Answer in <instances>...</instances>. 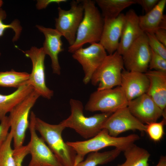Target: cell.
<instances>
[{"label": "cell", "instance_id": "cell-26", "mask_svg": "<svg viewBox=\"0 0 166 166\" xmlns=\"http://www.w3.org/2000/svg\"><path fill=\"white\" fill-rule=\"evenodd\" d=\"M12 140V133L10 131L0 148V166H16L13 156V149L11 147Z\"/></svg>", "mask_w": 166, "mask_h": 166}, {"label": "cell", "instance_id": "cell-3", "mask_svg": "<svg viewBox=\"0 0 166 166\" xmlns=\"http://www.w3.org/2000/svg\"><path fill=\"white\" fill-rule=\"evenodd\" d=\"M35 127L47 145L63 166H75L77 154L62 136L65 128L60 123L49 124L36 117Z\"/></svg>", "mask_w": 166, "mask_h": 166}, {"label": "cell", "instance_id": "cell-37", "mask_svg": "<svg viewBox=\"0 0 166 166\" xmlns=\"http://www.w3.org/2000/svg\"><path fill=\"white\" fill-rule=\"evenodd\" d=\"M3 4V2L2 0H0V9L1 8V7L2 6V5Z\"/></svg>", "mask_w": 166, "mask_h": 166}, {"label": "cell", "instance_id": "cell-25", "mask_svg": "<svg viewBox=\"0 0 166 166\" xmlns=\"http://www.w3.org/2000/svg\"><path fill=\"white\" fill-rule=\"evenodd\" d=\"M30 74L12 69L0 72V86L18 88L28 81Z\"/></svg>", "mask_w": 166, "mask_h": 166}, {"label": "cell", "instance_id": "cell-8", "mask_svg": "<svg viewBox=\"0 0 166 166\" xmlns=\"http://www.w3.org/2000/svg\"><path fill=\"white\" fill-rule=\"evenodd\" d=\"M68 10L58 8V16L55 19V29L66 39L69 46L74 43L78 28L83 17L81 0H73Z\"/></svg>", "mask_w": 166, "mask_h": 166}, {"label": "cell", "instance_id": "cell-5", "mask_svg": "<svg viewBox=\"0 0 166 166\" xmlns=\"http://www.w3.org/2000/svg\"><path fill=\"white\" fill-rule=\"evenodd\" d=\"M122 56L117 51L107 55L93 74L90 81L97 90L120 86L122 72L124 69Z\"/></svg>", "mask_w": 166, "mask_h": 166}, {"label": "cell", "instance_id": "cell-11", "mask_svg": "<svg viewBox=\"0 0 166 166\" xmlns=\"http://www.w3.org/2000/svg\"><path fill=\"white\" fill-rule=\"evenodd\" d=\"M23 52L26 57L31 59L32 64L29 82L40 96L50 99L53 96V92L46 84L44 65L46 54L43 47L38 48L33 46L30 50Z\"/></svg>", "mask_w": 166, "mask_h": 166}, {"label": "cell", "instance_id": "cell-13", "mask_svg": "<svg viewBox=\"0 0 166 166\" xmlns=\"http://www.w3.org/2000/svg\"><path fill=\"white\" fill-rule=\"evenodd\" d=\"M102 129L107 130L110 136L117 137L129 130L145 132L146 125L134 117L127 107L113 113L104 123Z\"/></svg>", "mask_w": 166, "mask_h": 166}, {"label": "cell", "instance_id": "cell-12", "mask_svg": "<svg viewBox=\"0 0 166 166\" xmlns=\"http://www.w3.org/2000/svg\"><path fill=\"white\" fill-rule=\"evenodd\" d=\"M107 55L106 51L99 43L91 44L86 48H80L73 53L72 57L82 66L84 73L83 83L90 81L94 73Z\"/></svg>", "mask_w": 166, "mask_h": 166}, {"label": "cell", "instance_id": "cell-19", "mask_svg": "<svg viewBox=\"0 0 166 166\" xmlns=\"http://www.w3.org/2000/svg\"><path fill=\"white\" fill-rule=\"evenodd\" d=\"M149 80L146 93L163 111H166V72L155 70L145 73Z\"/></svg>", "mask_w": 166, "mask_h": 166}, {"label": "cell", "instance_id": "cell-24", "mask_svg": "<svg viewBox=\"0 0 166 166\" xmlns=\"http://www.w3.org/2000/svg\"><path fill=\"white\" fill-rule=\"evenodd\" d=\"M122 151L115 148L110 151L103 152H90L86 160L82 161L75 166H97L106 164L117 158Z\"/></svg>", "mask_w": 166, "mask_h": 166}, {"label": "cell", "instance_id": "cell-15", "mask_svg": "<svg viewBox=\"0 0 166 166\" xmlns=\"http://www.w3.org/2000/svg\"><path fill=\"white\" fill-rule=\"evenodd\" d=\"M149 84L145 73L124 69L122 72L120 86L128 101L146 93Z\"/></svg>", "mask_w": 166, "mask_h": 166}, {"label": "cell", "instance_id": "cell-36", "mask_svg": "<svg viewBox=\"0 0 166 166\" xmlns=\"http://www.w3.org/2000/svg\"><path fill=\"white\" fill-rule=\"evenodd\" d=\"M156 166H166V157L162 156L159 159L158 163Z\"/></svg>", "mask_w": 166, "mask_h": 166}, {"label": "cell", "instance_id": "cell-32", "mask_svg": "<svg viewBox=\"0 0 166 166\" xmlns=\"http://www.w3.org/2000/svg\"><path fill=\"white\" fill-rule=\"evenodd\" d=\"M10 127V125L9 117L6 116L1 121L0 124V148L7 138Z\"/></svg>", "mask_w": 166, "mask_h": 166}, {"label": "cell", "instance_id": "cell-30", "mask_svg": "<svg viewBox=\"0 0 166 166\" xmlns=\"http://www.w3.org/2000/svg\"><path fill=\"white\" fill-rule=\"evenodd\" d=\"M148 68L150 70L153 69L166 72V59L151 49V55Z\"/></svg>", "mask_w": 166, "mask_h": 166}, {"label": "cell", "instance_id": "cell-21", "mask_svg": "<svg viewBox=\"0 0 166 166\" xmlns=\"http://www.w3.org/2000/svg\"><path fill=\"white\" fill-rule=\"evenodd\" d=\"M34 90L32 86L28 81L10 94H0V121L6 116V113L10 112Z\"/></svg>", "mask_w": 166, "mask_h": 166}, {"label": "cell", "instance_id": "cell-33", "mask_svg": "<svg viewBox=\"0 0 166 166\" xmlns=\"http://www.w3.org/2000/svg\"><path fill=\"white\" fill-rule=\"evenodd\" d=\"M136 4L140 5L145 14L152 10L157 4L159 0H135Z\"/></svg>", "mask_w": 166, "mask_h": 166}, {"label": "cell", "instance_id": "cell-22", "mask_svg": "<svg viewBox=\"0 0 166 166\" xmlns=\"http://www.w3.org/2000/svg\"><path fill=\"white\" fill-rule=\"evenodd\" d=\"M95 1L101 10L104 19L115 18L124 9L136 4L135 0H96Z\"/></svg>", "mask_w": 166, "mask_h": 166}, {"label": "cell", "instance_id": "cell-2", "mask_svg": "<svg viewBox=\"0 0 166 166\" xmlns=\"http://www.w3.org/2000/svg\"><path fill=\"white\" fill-rule=\"evenodd\" d=\"M140 139L138 135L133 134L125 136L114 137L110 136L107 130L102 129L97 135L87 140L75 142L67 141L77 154L76 164L82 161L85 155L97 152L103 148L113 146L124 151Z\"/></svg>", "mask_w": 166, "mask_h": 166}, {"label": "cell", "instance_id": "cell-16", "mask_svg": "<svg viewBox=\"0 0 166 166\" xmlns=\"http://www.w3.org/2000/svg\"><path fill=\"white\" fill-rule=\"evenodd\" d=\"M124 20L125 14L123 13L114 19H104L103 31L99 43L109 54L116 51L118 48Z\"/></svg>", "mask_w": 166, "mask_h": 166}, {"label": "cell", "instance_id": "cell-6", "mask_svg": "<svg viewBox=\"0 0 166 166\" xmlns=\"http://www.w3.org/2000/svg\"><path fill=\"white\" fill-rule=\"evenodd\" d=\"M40 95L34 90L10 112L8 117L13 135L14 149L23 146L26 130L29 127V116L31 109Z\"/></svg>", "mask_w": 166, "mask_h": 166}, {"label": "cell", "instance_id": "cell-17", "mask_svg": "<svg viewBox=\"0 0 166 166\" xmlns=\"http://www.w3.org/2000/svg\"><path fill=\"white\" fill-rule=\"evenodd\" d=\"M36 27L42 33L45 37L43 48L45 54L49 55L51 60L53 73L57 75L61 73V67L58 56L64 50L61 40V34L55 29L37 25Z\"/></svg>", "mask_w": 166, "mask_h": 166}, {"label": "cell", "instance_id": "cell-4", "mask_svg": "<svg viewBox=\"0 0 166 166\" xmlns=\"http://www.w3.org/2000/svg\"><path fill=\"white\" fill-rule=\"evenodd\" d=\"M69 104L70 115L60 123L65 128L73 129L85 139L91 138L99 133L102 129L104 123L113 113H101L86 117L84 114V107L81 101L71 99Z\"/></svg>", "mask_w": 166, "mask_h": 166}, {"label": "cell", "instance_id": "cell-35", "mask_svg": "<svg viewBox=\"0 0 166 166\" xmlns=\"http://www.w3.org/2000/svg\"><path fill=\"white\" fill-rule=\"evenodd\" d=\"M154 34L157 39L166 46V29H158Z\"/></svg>", "mask_w": 166, "mask_h": 166}, {"label": "cell", "instance_id": "cell-1", "mask_svg": "<svg viewBox=\"0 0 166 166\" xmlns=\"http://www.w3.org/2000/svg\"><path fill=\"white\" fill-rule=\"evenodd\" d=\"M81 1L83 17L78 28L75 42L68 47V51L72 53L85 44L99 43L103 28L104 18L95 1Z\"/></svg>", "mask_w": 166, "mask_h": 166}, {"label": "cell", "instance_id": "cell-28", "mask_svg": "<svg viewBox=\"0 0 166 166\" xmlns=\"http://www.w3.org/2000/svg\"><path fill=\"white\" fill-rule=\"evenodd\" d=\"M5 11L0 9V37L2 36L5 30L9 28L12 29L15 33V36L13 39V42L16 41L19 38L22 30V27L18 21L15 20L9 24H6L3 23V20L6 17ZM1 53L0 52V55Z\"/></svg>", "mask_w": 166, "mask_h": 166}, {"label": "cell", "instance_id": "cell-34", "mask_svg": "<svg viewBox=\"0 0 166 166\" xmlns=\"http://www.w3.org/2000/svg\"><path fill=\"white\" fill-rule=\"evenodd\" d=\"M66 0H38L36 6L39 10L45 9L51 3H55L59 4L60 3L66 2Z\"/></svg>", "mask_w": 166, "mask_h": 166}, {"label": "cell", "instance_id": "cell-7", "mask_svg": "<svg viewBox=\"0 0 166 166\" xmlns=\"http://www.w3.org/2000/svg\"><path fill=\"white\" fill-rule=\"evenodd\" d=\"M128 101L121 87L97 90L92 93L85 106L86 111L112 113L127 107Z\"/></svg>", "mask_w": 166, "mask_h": 166}, {"label": "cell", "instance_id": "cell-23", "mask_svg": "<svg viewBox=\"0 0 166 166\" xmlns=\"http://www.w3.org/2000/svg\"><path fill=\"white\" fill-rule=\"evenodd\" d=\"M123 152L126 160L117 166H149L150 154L145 149L133 144Z\"/></svg>", "mask_w": 166, "mask_h": 166}, {"label": "cell", "instance_id": "cell-20", "mask_svg": "<svg viewBox=\"0 0 166 166\" xmlns=\"http://www.w3.org/2000/svg\"><path fill=\"white\" fill-rule=\"evenodd\" d=\"M166 4V0H159L150 11L139 16L140 26L144 33H154L158 29H166V16L164 14Z\"/></svg>", "mask_w": 166, "mask_h": 166}, {"label": "cell", "instance_id": "cell-9", "mask_svg": "<svg viewBox=\"0 0 166 166\" xmlns=\"http://www.w3.org/2000/svg\"><path fill=\"white\" fill-rule=\"evenodd\" d=\"M36 117L32 111L29 127L30 140L27 145L31 158L28 166H63L42 138L37 135L35 127Z\"/></svg>", "mask_w": 166, "mask_h": 166}, {"label": "cell", "instance_id": "cell-27", "mask_svg": "<svg viewBox=\"0 0 166 166\" xmlns=\"http://www.w3.org/2000/svg\"><path fill=\"white\" fill-rule=\"evenodd\" d=\"M166 119L164 118L160 122H154L146 124V132L150 138L155 142L160 141L164 134V126Z\"/></svg>", "mask_w": 166, "mask_h": 166}, {"label": "cell", "instance_id": "cell-14", "mask_svg": "<svg viewBox=\"0 0 166 166\" xmlns=\"http://www.w3.org/2000/svg\"><path fill=\"white\" fill-rule=\"evenodd\" d=\"M130 113L143 124L157 122L161 117L166 119V111L162 110L146 93L128 101Z\"/></svg>", "mask_w": 166, "mask_h": 166}, {"label": "cell", "instance_id": "cell-10", "mask_svg": "<svg viewBox=\"0 0 166 166\" xmlns=\"http://www.w3.org/2000/svg\"><path fill=\"white\" fill-rule=\"evenodd\" d=\"M151 55L145 33L137 38L122 56L126 70L145 73L148 71Z\"/></svg>", "mask_w": 166, "mask_h": 166}, {"label": "cell", "instance_id": "cell-18", "mask_svg": "<svg viewBox=\"0 0 166 166\" xmlns=\"http://www.w3.org/2000/svg\"><path fill=\"white\" fill-rule=\"evenodd\" d=\"M144 33L140 26L139 16L134 10H129L125 14L121 35L116 51L122 56L132 43Z\"/></svg>", "mask_w": 166, "mask_h": 166}, {"label": "cell", "instance_id": "cell-31", "mask_svg": "<svg viewBox=\"0 0 166 166\" xmlns=\"http://www.w3.org/2000/svg\"><path fill=\"white\" fill-rule=\"evenodd\" d=\"M29 152L27 145L13 149V156L16 166H22L23 161Z\"/></svg>", "mask_w": 166, "mask_h": 166}, {"label": "cell", "instance_id": "cell-29", "mask_svg": "<svg viewBox=\"0 0 166 166\" xmlns=\"http://www.w3.org/2000/svg\"><path fill=\"white\" fill-rule=\"evenodd\" d=\"M145 34L147 36L148 45L151 49L166 59V46L157 39L154 33Z\"/></svg>", "mask_w": 166, "mask_h": 166}]
</instances>
